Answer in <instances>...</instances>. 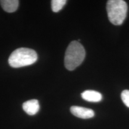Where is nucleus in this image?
Segmentation results:
<instances>
[{"label":"nucleus","mask_w":129,"mask_h":129,"mask_svg":"<svg viewBox=\"0 0 129 129\" xmlns=\"http://www.w3.org/2000/svg\"><path fill=\"white\" fill-rule=\"evenodd\" d=\"M0 4L6 12L13 13L17 10L19 1L17 0H1Z\"/></svg>","instance_id":"obj_7"},{"label":"nucleus","mask_w":129,"mask_h":129,"mask_svg":"<svg viewBox=\"0 0 129 129\" xmlns=\"http://www.w3.org/2000/svg\"><path fill=\"white\" fill-rule=\"evenodd\" d=\"M82 98L90 102H99L102 99L101 93L95 90H87L81 93Z\"/></svg>","instance_id":"obj_6"},{"label":"nucleus","mask_w":129,"mask_h":129,"mask_svg":"<svg viewBox=\"0 0 129 129\" xmlns=\"http://www.w3.org/2000/svg\"><path fill=\"white\" fill-rule=\"evenodd\" d=\"M85 57L84 47L79 41H72L68 47L64 56V67L69 71H73L80 66Z\"/></svg>","instance_id":"obj_1"},{"label":"nucleus","mask_w":129,"mask_h":129,"mask_svg":"<svg viewBox=\"0 0 129 129\" xmlns=\"http://www.w3.org/2000/svg\"><path fill=\"white\" fill-rule=\"evenodd\" d=\"M127 4L122 0H109L106 4L108 16L114 25H121L127 16Z\"/></svg>","instance_id":"obj_3"},{"label":"nucleus","mask_w":129,"mask_h":129,"mask_svg":"<svg viewBox=\"0 0 129 129\" xmlns=\"http://www.w3.org/2000/svg\"><path fill=\"white\" fill-rule=\"evenodd\" d=\"M67 3L66 0H53L51 1V9L54 13L59 12Z\"/></svg>","instance_id":"obj_8"},{"label":"nucleus","mask_w":129,"mask_h":129,"mask_svg":"<svg viewBox=\"0 0 129 129\" xmlns=\"http://www.w3.org/2000/svg\"><path fill=\"white\" fill-rule=\"evenodd\" d=\"M70 111L74 116L83 119L91 118L94 115V112L92 109L81 106H71Z\"/></svg>","instance_id":"obj_4"},{"label":"nucleus","mask_w":129,"mask_h":129,"mask_svg":"<svg viewBox=\"0 0 129 129\" xmlns=\"http://www.w3.org/2000/svg\"><path fill=\"white\" fill-rule=\"evenodd\" d=\"M22 107L26 114L29 115H34L39 111L40 105L38 100L32 99L24 102Z\"/></svg>","instance_id":"obj_5"},{"label":"nucleus","mask_w":129,"mask_h":129,"mask_svg":"<svg viewBox=\"0 0 129 129\" xmlns=\"http://www.w3.org/2000/svg\"><path fill=\"white\" fill-rule=\"evenodd\" d=\"M38 55L36 51L28 48H19L13 52L9 58V63L13 68L29 66L36 62Z\"/></svg>","instance_id":"obj_2"},{"label":"nucleus","mask_w":129,"mask_h":129,"mask_svg":"<svg viewBox=\"0 0 129 129\" xmlns=\"http://www.w3.org/2000/svg\"><path fill=\"white\" fill-rule=\"evenodd\" d=\"M121 98L125 105L129 108V90H124L122 91Z\"/></svg>","instance_id":"obj_9"}]
</instances>
